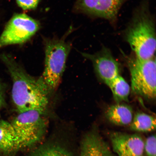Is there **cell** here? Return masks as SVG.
Returning <instances> with one entry per match:
<instances>
[{
    "label": "cell",
    "instance_id": "16",
    "mask_svg": "<svg viewBox=\"0 0 156 156\" xmlns=\"http://www.w3.org/2000/svg\"><path fill=\"white\" fill-rule=\"evenodd\" d=\"M156 143L155 134L149 136L144 141V151L147 156H156Z\"/></svg>",
    "mask_w": 156,
    "mask_h": 156
},
{
    "label": "cell",
    "instance_id": "18",
    "mask_svg": "<svg viewBox=\"0 0 156 156\" xmlns=\"http://www.w3.org/2000/svg\"><path fill=\"white\" fill-rule=\"evenodd\" d=\"M5 85L0 79V112L5 106Z\"/></svg>",
    "mask_w": 156,
    "mask_h": 156
},
{
    "label": "cell",
    "instance_id": "8",
    "mask_svg": "<svg viewBox=\"0 0 156 156\" xmlns=\"http://www.w3.org/2000/svg\"><path fill=\"white\" fill-rule=\"evenodd\" d=\"M82 55L93 64L95 73L107 86L120 75L119 63L114 57L110 49L105 46L93 54L81 52Z\"/></svg>",
    "mask_w": 156,
    "mask_h": 156
},
{
    "label": "cell",
    "instance_id": "5",
    "mask_svg": "<svg viewBox=\"0 0 156 156\" xmlns=\"http://www.w3.org/2000/svg\"><path fill=\"white\" fill-rule=\"evenodd\" d=\"M44 114L36 110L26 111L19 113L11 123L18 138L20 149L32 147L43 137L48 127Z\"/></svg>",
    "mask_w": 156,
    "mask_h": 156
},
{
    "label": "cell",
    "instance_id": "9",
    "mask_svg": "<svg viewBox=\"0 0 156 156\" xmlns=\"http://www.w3.org/2000/svg\"><path fill=\"white\" fill-rule=\"evenodd\" d=\"M109 136L113 151L118 156H144V141L139 134L113 131Z\"/></svg>",
    "mask_w": 156,
    "mask_h": 156
},
{
    "label": "cell",
    "instance_id": "15",
    "mask_svg": "<svg viewBox=\"0 0 156 156\" xmlns=\"http://www.w3.org/2000/svg\"><path fill=\"white\" fill-rule=\"evenodd\" d=\"M31 156H75L63 146L55 143L43 144L34 150Z\"/></svg>",
    "mask_w": 156,
    "mask_h": 156
},
{
    "label": "cell",
    "instance_id": "2",
    "mask_svg": "<svg viewBox=\"0 0 156 156\" xmlns=\"http://www.w3.org/2000/svg\"><path fill=\"white\" fill-rule=\"evenodd\" d=\"M147 3L144 2L136 9L124 32V40L134 55L142 60L154 57L156 50L155 23Z\"/></svg>",
    "mask_w": 156,
    "mask_h": 156
},
{
    "label": "cell",
    "instance_id": "6",
    "mask_svg": "<svg viewBox=\"0 0 156 156\" xmlns=\"http://www.w3.org/2000/svg\"><path fill=\"white\" fill-rule=\"evenodd\" d=\"M40 28L38 21L28 15L24 13L14 15L0 36V48L9 45L24 43Z\"/></svg>",
    "mask_w": 156,
    "mask_h": 156
},
{
    "label": "cell",
    "instance_id": "1",
    "mask_svg": "<svg viewBox=\"0 0 156 156\" xmlns=\"http://www.w3.org/2000/svg\"><path fill=\"white\" fill-rule=\"evenodd\" d=\"M1 58L12 80V97L18 113L36 110L44 114L50 91L42 77L37 79L29 75L10 56L4 55Z\"/></svg>",
    "mask_w": 156,
    "mask_h": 156
},
{
    "label": "cell",
    "instance_id": "7",
    "mask_svg": "<svg viewBox=\"0 0 156 156\" xmlns=\"http://www.w3.org/2000/svg\"><path fill=\"white\" fill-rule=\"evenodd\" d=\"M127 0H76L73 10L93 17L115 23L121 8Z\"/></svg>",
    "mask_w": 156,
    "mask_h": 156
},
{
    "label": "cell",
    "instance_id": "4",
    "mask_svg": "<svg viewBox=\"0 0 156 156\" xmlns=\"http://www.w3.org/2000/svg\"><path fill=\"white\" fill-rule=\"evenodd\" d=\"M131 78V89L137 96L147 100L156 98V59H140L123 53Z\"/></svg>",
    "mask_w": 156,
    "mask_h": 156
},
{
    "label": "cell",
    "instance_id": "17",
    "mask_svg": "<svg viewBox=\"0 0 156 156\" xmlns=\"http://www.w3.org/2000/svg\"><path fill=\"white\" fill-rule=\"evenodd\" d=\"M17 5L24 10L37 8L40 0H16Z\"/></svg>",
    "mask_w": 156,
    "mask_h": 156
},
{
    "label": "cell",
    "instance_id": "10",
    "mask_svg": "<svg viewBox=\"0 0 156 156\" xmlns=\"http://www.w3.org/2000/svg\"><path fill=\"white\" fill-rule=\"evenodd\" d=\"M80 156H114L110 147L101 136L96 126L83 136Z\"/></svg>",
    "mask_w": 156,
    "mask_h": 156
},
{
    "label": "cell",
    "instance_id": "13",
    "mask_svg": "<svg viewBox=\"0 0 156 156\" xmlns=\"http://www.w3.org/2000/svg\"><path fill=\"white\" fill-rule=\"evenodd\" d=\"M132 131L138 132H149L156 129L155 117L142 112H138L134 115L129 126Z\"/></svg>",
    "mask_w": 156,
    "mask_h": 156
},
{
    "label": "cell",
    "instance_id": "11",
    "mask_svg": "<svg viewBox=\"0 0 156 156\" xmlns=\"http://www.w3.org/2000/svg\"><path fill=\"white\" fill-rule=\"evenodd\" d=\"M19 150L18 138L11 124L0 120V156L11 155Z\"/></svg>",
    "mask_w": 156,
    "mask_h": 156
},
{
    "label": "cell",
    "instance_id": "14",
    "mask_svg": "<svg viewBox=\"0 0 156 156\" xmlns=\"http://www.w3.org/2000/svg\"><path fill=\"white\" fill-rule=\"evenodd\" d=\"M107 86L112 91L116 103L129 102L131 88L121 75L117 76Z\"/></svg>",
    "mask_w": 156,
    "mask_h": 156
},
{
    "label": "cell",
    "instance_id": "3",
    "mask_svg": "<svg viewBox=\"0 0 156 156\" xmlns=\"http://www.w3.org/2000/svg\"><path fill=\"white\" fill-rule=\"evenodd\" d=\"M44 44L45 58L41 77L50 91L54 90L59 84L72 45L64 38L46 39Z\"/></svg>",
    "mask_w": 156,
    "mask_h": 156
},
{
    "label": "cell",
    "instance_id": "12",
    "mask_svg": "<svg viewBox=\"0 0 156 156\" xmlns=\"http://www.w3.org/2000/svg\"><path fill=\"white\" fill-rule=\"evenodd\" d=\"M105 116L109 122L119 126H129L132 121L133 110L130 105L125 103H116L107 109Z\"/></svg>",
    "mask_w": 156,
    "mask_h": 156
}]
</instances>
